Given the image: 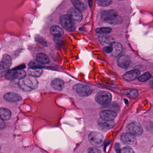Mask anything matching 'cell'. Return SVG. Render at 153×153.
<instances>
[{"instance_id":"31","label":"cell","mask_w":153,"mask_h":153,"mask_svg":"<svg viewBox=\"0 0 153 153\" xmlns=\"http://www.w3.org/2000/svg\"><path fill=\"white\" fill-rule=\"evenodd\" d=\"M2 61L7 63L10 66H11V63H12V60H11V58H10L9 55H7V54H5V55L3 56Z\"/></svg>"},{"instance_id":"9","label":"cell","mask_w":153,"mask_h":153,"mask_svg":"<svg viewBox=\"0 0 153 153\" xmlns=\"http://www.w3.org/2000/svg\"><path fill=\"white\" fill-rule=\"evenodd\" d=\"M121 140L123 143L128 146H135L137 144V140L134 135L128 132L123 134Z\"/></svg>"},{"instance_id":"20","label":"cell","mask_w":153,"mask_h":153,"mask_svg":"<svg viewBox=\"0 0 153 153\" xmlns=\"http://www.w3.org/2000/svg\"><path fill=\"white\" fill-rule=\"evenodd\" d=\"M51 85L55 90L60 91L64 87V81L61 79H56L53 80L51 83Z\"/></svg>"},{"instance_id":"34","label":"cell","mask_w":153,"mask_h":153,"mask_svg":"<svg viewBox=\"0 0 153 153\" xmlns=\"http://www.w3.org/2000/svg\"><path fill=\"white\" fill-rule=\"evenodd\" d=\"M3 121V120H1V128H4V125H5V124H3V123H4V122Z\"/></svg>"},{"instance_id":"14","label":"cell","mask_w":153,"mask_h":153,"mask_svg":"<svg viewBox=\"0 0 153 153\" xmlns=\"http://www.w3.org/2000/svg\"><path fill=\"white\" fill-rule=\"evenodd\" d=\"M4 98L6 101L12 102H19L22 99L19 94L14 93H7L4 96Z\"/></svg>"},{"instance_id":"2","label":"cell","mask_w":153,"mask_h":153,"mask_svg":"<svg viewBox=\"0 0 153 153\" xmlns=\"http://www.w3.org/2000/svg\"><path fill=\"white\" fill-rule=\"evenodd\" d=\"M101 18L102 20L112 25L120 23L122 19L118 16L117 11L114 9L104 10L101 13Z\"/></svg>"},{"instance_id":"3","label":"cell","mask_w":153,"mask_h":153,"mask_svg":"<svg viewBox=\"0 0 153 153\" xmlns=\"http://www.w3.org/2000/svg\"><path fill=\"white\" fill-rule=\"evenodd\" d=\"M5 76L6 79L9 80H14L18 79H21L26 76V72L22 69H16L9 71Z\"/></svg>"},{"instance_id":"28","label":"cell","mask_w":153,"mask_h":153,"mask_svg":"<svg viewBox=\"0 0 153 153\" xmlns=\"http://www.w3.org/2000/svg\"><path fill=\"white\" fill-rule=\"evenodd\" d=\"M112 0H96V2L101 7H107L112 3Z\"/></svg>"},{"instance_id":"1","label":"cell","mask_w":153,"mask_h":153,"mask_svg":"<svg viewBox=\"0 0 153 153\" xmlns=\"http://www.w3.org/2000/svg\"><path fill=\"white\" fill-rule=\"evenodd\" d=\"M19 86L25 91H30L35 89L38 86V81L35 77L29 75L20 79Z\"/></svg>"},{"instance_id":"27","label":"cell","mask_w":153,"mask_h":153,"mask_svg":"<svg viewBox=\"0 0 153 153\" xmlns=\"http://www.w3.org/2000/svg\"><path fill=\"white\" fill-rule=\"evenodd\" d=\"M112 31V29L109 27H102L97 28L95 32L101 35H106L110 33Z\"/></svg>"},{"instance_id":"33","label":"cell","mask_w":153,"mask_h":153,"mask_svg":"<svg viewBox=\"0 0 153 153\" xmlns=\"http://www.w3.org/2000/svg\"><path fill=\"white\" fill-rule=\"evenodd\" d=\"M104 50L106 53H111L112 51V47L111 45L106 46L104 48Z\"/></svg>"},{"instance_id":"22","label":"cell","mask_w":153,"mask_h":153,"mask_svg":"<svg viewBox=\"0 0 153 153\" xmlns=\"http://www.w3.org/2000/svg\"><path fill=\"white\" fill-rule=\"evenodd\" d=\"M11 117V112L8 109L2 108L0 109V118L3 120H9Z\"/></svg>"},{"instance_id":"17","label":"cell","mask_w":153,"mask_h":153,"mask_svg":"<svg viewBox=\"0 0 153 153\" xmlns=\"http://www.w3.org/2000/svg\"><path fill=\"white\" fill-rule=\"evenodd\" d=\"M98 126L103 130H108L114 127V123L113 121H105L102 120V121L98 122Z\"/></svg>"},{"instance_id":"5","label":"cell","mask_w":153,"mask_h":153,"mask_svg":"<svg viewBox=\"0 0 153 153\" xmlns=\"http://www.w3.org/2000/svg\"><path fill=\"white\" fill-rule=\"evenodd\" d=\"M111 94L107 91H101L98 93L95 97L96 101L101 105L109 103L111 102Z\"/></svg>"},{"instance_id":"25","label":"cell","mask_w":153,"mask_h":153,"mask_svg":"<svg viewBox=\"0 0 153 153\" xmlns=\"http://www.w3.org/2000/svg\"><path fill=\"white\" fill-rule=\"evenodd\" d=\"M29 75L37 77L41 76L42 73V70L41 68H30L27 71Z\"/></svg>"},{"instance_id":"36","label":"cell","mask_w":153,"mask_h":153,"mask_svg":"<svg viewBox=\"0 0 153 153\" xmlns=\"http://www.w3.org/2000/svg\"><path fill=\"white\" fill-rule=\"evenodd\" d=\"M118 1H122V0H118Z\"/></svg>"},{"instance_id":"32","label":"cell","mask_w":153,"mask_h":153,"mask_svg":"<svg viewBox=\"0 0 153 153\" xmlns=\"http://www.w3.org/2000/svg\"><path fill=\"white\" fill-rule=\"evenodd\" d=\"M88 152L89 153H100L101 152L96 148L91 147L88 149Z\"/></svg>"},{"instance_id":"6","label":"cell","mask_w":153,"mask_h":153,"mask_svg":"<svg viewBox=\"0 0 153 153\" xmlns=\"http://www.w3.org/2000/svg\"><path fill=\"white\" fill-rule=\"evenodd\" d=\"M74 89L77 94L81 97L88 96L93 91L91 87L82 84L76 85L74 86Z\"/></svg>"},{"instance_id":"7","label":"cell","mask_w":153,"mask_h":153,"mask_svg":"<svg viewBox=\"0 0 153 153\" xmlns=\"http://www.w3.org/2000/svg\"><path fill=\"white\" fill-rule=\"evenodd\" d=\"M60 23L64 29L68 32L73 31L74 29V23L68 15L61 16L60 19Z\"/></svg>"},{"instance_id":"11","label":"cell","mask_w":153,"mask_h":153,"mask_svg":"<svg viewBox=\"0 0 153 153\" xmlns=\"http://www.w3.org/2000/svg\"><path fill=\"white\" fill-rule=\"evenodd\" d=\"M116 115L117 113L112 111H104L100 113L101 119L105 121H113L115 119Z\"/></svg>"},{"instance_id":"12","label":"cell","mask_w":153,"mask_h":153,"mask_svg":"<svg viewBox=\"0 0 153 153\" xmlns=\"http://www.w3.org/2000/svg\"><path fill=\"white\" fill-rule=\"evenodd\" d=\"M140 72L138 70H133L127 71L123 75V78L127 81H132L138 78Z\"/></svg>"},{"instance_id":"15","label":"cell","mask_w":153,"mask_h":153,"mask_svg":"<svg viewBox=\"0 0 153 153\" xmlns=\"http://www.w3.org/2000/svg\"><path fill=\"white\" fill-rule=\"evenodd\" d=\"M98 41L102 45L104 46H110L112 44L114 39L111 36H101L98 37Z\"/></svg>"},{"instance_id":"23","label":"cell","mask_w":153,"mask_h":153,"mask_svg":"<svg viewBox=\"0 0 153 153\" xmlns=\"http://www.w3.org/2000/svg\"><path fill=\"white\" fill-rule=\"evenodd\" d=\"M36 59L45 64H48L50 62V59L48 56L42 53H40L36 54Z\"/></svg>"},{"instance_id":"8","label":"cell","mask_w":153,"mask_h":153,"mask_svg":"<svg viewBox=\"0 0 153 153\" xmlns=\"http://www.w3.org/2000/svg\"><path fill=\"white\" fill-rule=\"evenodd\" d=\"M81 11L75 7L71 8L69 10L68 15L74 24H78L82 20V14Z\"/></svg>"},{"instance_id":"16","label":"cell","mask_w":153,"mask_h":153,"mask_svg":"<svg viewBox=\"0 0 153 153\" xmlns=\"http://www.w3.org/2000/svg\"><path fill=\"white\" fill-rule=\"evenodd\" d=\"M74 7L80 11H85L87 9V4L85 0H71Z\"/></svg>"},{"instance_id":"19","label":"cell","mask_w":153,"mask_h":153,"mask_svg":"<svg viewBox=\"0 0 153 153\" xmlns=\"http://www.w3.org/2000/svg\"><path fill=\"white\" fill-rule=\"evenodd\" d=\"M51 34L55 37H60L64 34L63 30L57 25L53 26L50 29Z\"/></svg>"},{"instance_id":"24","label":"cell","mask_w":153,"mask_h":153,"mask_svg":"<svg viewBox=\"0 0 153 153\" xmlns=\"http://www.w3.org/2000/svg\"><path fill=\"white\" fill-rule=\"evenodd\" d=\"M10 67V66L7 63L1 61V66H0L1 77L5 76L6 73L9 71Z\"/></svg>"},{"instance_id":"4","label":"cell","mask_w":153,"mask_h":153,"mask_svg":"<svg viewBox=\"0 0 153 153\" xmlns=\"http://www.w3.org/2000/svg\"><path fill=\"white\" fill-rule=\"evenodd\" d=\"M88 140L90 143L95 146L100 147L103 144V136L99 132H91L88 135Z\"/></svg>"},{"instance_id":"29","label":"cell","mask_w":153,"mask_h":153,"mask_svg":"<svg viewBox=\"0 0 153 153\" xmlns=\"http://www.w3.org/2000/svg\"><path fill=\"white\" fill-rule=\"evenodd\" d=\"M151 77V75L149 72H147L144 73L143 75L140 76L138 78V79L141 82H145L147 81Z\"/></svg>"},{"instance_id":"35","label":"cell","mask_w":153,"mask_h":153,"mask_svg":"<svg viewBox=\"0 0 153 153\" xmlns=\"http://www.w3.org/2000/svg\"><path fill=\"white\" fill-rule=\"evenodd\" d=\"M150 85L152 86V87H153V78H152L151 79V80H150Z\"/></svg>"},{"instance_id":"10","label":"cell","mask_w":153,"mask_h":153,"mask_svg":"<svg viewBox=\"0 0 153 153\" xmlns=\"http://www.w3.org/2000/svg\"><path fill=\"white\" fill-rule=\"evenodd\" d=\"M127 130L128 133L134 136H140L142 134V128L137 124L134 123L129 124L127 127Z\"/></svg>"},{"instance_id":"30","label":"cell","mask_w":153,"mask_h":153,"mask_svg":"<svg viewBox=\"0 0 153 153\" xmlns=\"http://www.w3.org/2000/svg\"><path fill=\"white\" fill-rule=\"evenodd\" d=\"M133 149L130 146H125L120 149V153H134Z\"/></svg>"},{"instance_id":"18","label":"cell","mask_w":153,"mask_h":153,"mask_svg":"<svg viewBox=\"0 0 153 153\" xmlns=\"http://www.w3.org/2000/svg\"><path fill=\"white\" fill-rule=\"evenodd\" d=\"M111 46L112 47V51L111 53L112 56L114 57L119 56L123 51V47L119 43L114 42L111 45Z\"/></svg>"},{"instance_id":"21","label":"cell","mask_w":153,"mask_h":153,"mask_svg":"<svg viewBox=\"0 0 153 153\" xmlns=\"http://www.w3.org/2000/svg\"><path fill=\"white\" fill-rule=\"evenodd\" d=\"M121 93L130 98H135L138 95V91L136 89H127L122 90Z\"/></svg>"},{"instance_id":"13","label":"cell","mask_w":153,"mask_h":153,"mask_svg":"<svg viewBox=\"0 0 153 153\" xmlns=\"http://www.w3.org/2000/svg\"><path fill=\"white\" fill-rule=\"evenodd\" d=\"M117 62L120 68H127L130 65V59L128 56L122 55L118 58Z\"/></svg>"},{"instance_id":"26","label":"cell","mask_w":153,"mask_h":153,"mask_svg":"<svg viewBox=\"0 0 153 153\" xmlns=\"http://www.w3.org/2000/svg\"><path fill=\"white\" fill-rule=\"evenodd\" d=\"M28 66L30 68H42L45 67V64L40 62L36 60H33L30 62L28 64Z\"/></svg>"}]
</instances>
